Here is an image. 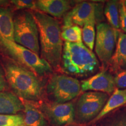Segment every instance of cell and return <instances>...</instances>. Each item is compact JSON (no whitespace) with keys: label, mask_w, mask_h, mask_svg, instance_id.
<instances>
[{"label":"cell","mask_w":126,"mask_h":126,"mask_svg":"<svg viewBox=\"0 0 126 126\" xmlns=\"http://www.w3.org/2000/svg\"><path fill=\"white\" fill-rule=\"evenodd\" d=\"M33 15L39 29L41 58L52 68H58L61 63L63 49L59 21L40 11L35 12Z\"/></svg>","instance_id":"obj_1"},{"label":"cell","mask_w":126,"mask_h":126,"mask_svg":"<svg viewBox=\"0 0 126 126\" xmlns=\"http://www.w3.org/2000/svg\"><path fill=\"white\" fill-rule=\"evenodd\" d=\"M4 71L6 80L16 95L26 101H37L41 99L43 83L33 72L14 62L7 63Z\"/></svg>","instance_id":"obj_2"},{"label":"cell","mask_w":126,"mask_h":126,"mask_svg":"<svg viewBox=\"0 0 126 126\" xmlns=\"http://www.w3.org/2000/svg\"><path fill=\"white\" fill-rule=\"evenodd\" d=\"M61 64L64 72L78 77L92 75L100 67L96 56L83 43L67 42L63 45Z\"/></svg>","instance_id":"obj_3"},{"label":"cell","mask_w":126,"mask_h":126,"mask_svg":"<svg viewBox=\"0 0 126 126\" xmlns=\"http://www.w3.org/2000/svg\"><path fill=\"white\" fill-rule=\"evenodd\" d=\"M0 46L7 54L37 75L43 77L52 72V67L46 61L15 42L0 36Z\"/></svg>","instance_id":"obj_4"},{"label":"cell","mask_w":126,"mask_h":126,"mask_svg":"<svg viewBox=\"0 0 126 126\" xmlns=\"http://www.w3.org/2000/svg\"><path fill=\"white\" fill-rule=\"evenodd\" d=\"M14 42L39 55V29L33 13L20 12L14 18Z\"/></svg>","instance_id":"obj_5"},{"label":"cell","mask_w":126,"mask_h":126,"mask_svg":"<svg viewBox=\"0 0 126 126\" xmlns=\"http://www.w3.org/2000/svg\"><path fill=\"white\" fill-rule=\"evenodd\" d=\"M47 94L56 103L69 102L81 94V82L66 75L54 74L50 77L46 86Z\"/></svg>","instance_id":"obj_6"},{"label":"cell","mask_w":126,"mask_h":126,"mask_svg":"<svg viewBox=\"0 0 126 126\" xmlns=\"http://www.w3.org/2000/svg\"><path fill=\"white\" fill-rule=\"evenodd\" d=\"M109 98V94L103 92H83L75 105V119L80 123H91L100 114Z\"/></svg>","instance_id":"obj_7"},{"label":"cell","mask_w":126,"mask_h":126,"mask_svg":"<svg viewBox=\"0 0 126 126\" xmlns=\"http://www.w3.org/2000/svg\"><path fill=\"white\" fill-rule=\"evenodd\" d=\"M96 32L95 53L102 64L108 65L116 49L120 31L108 23L100 22L96 25Z\"/></svg>","instance_id":"obj_8"},{"label":"cell","mask_w":126,"mask_h":126,"mask_svg":"<svg viewBox=\"0 0 126 126\" xmlns=\"http://www.w3.org/2000/svg\"><path fill=\"white\" fill-rule=\"evenodd\" d=\"M102 4L82 2L78 4L64 15L61 30L72 26L83 27L86 23L96 22L102 17Z\"/></svg>","instance_id":"obj_9"},{"label":"cell","mask_w":126,"mask_h":126,"mask_svg":"<svg viewBox=\"0 0 126 126\" xmlns=\"http://www.w3.org/2000/svg\"><path fill=\"white\" fill-rule=\"evenodd\" d=\"M48 122L54 126H65L75 120V106L72 102H44L39 106Z\"/></svg>","instance_id":"obj_10"},{"label":"cell","mask_w":126,"mask_h":126,"mask_svg":"<svg viewBox=\"0 0 126 126\" xmlns=\"http://www.w3.org/2000/svg\"><path fill=\"white\" fill-rule=\"evenodd\" d=\"M81 92L95 91L112 94L116 89L114 76L106 71L96 74L81 83Z\"/></svg>","instance_id":"obj_11"},{"label":"cell","mask_w":126,"mask_h":126,"mask_svg":"<svg viewBox=\"0 0 126 126\" xmlns=\"http://www.w3.org/2000/svg\"><path fill=\"white\" fill-rule=\"evenodd\" d=\"M72 1L67 0H38L36 9L39 11L56 18L63 16L71 9Z\"/></svg>","instance_id":"obj_12"},{"label":"cell","mask_w":126,"mask_h":126,"mask_svg":"<svg viewBox=\"0 0 126 126\" xmlns=\"http://www.w3.org/2000/svg\"><path fill=\"white\" fill-rule=\"evenodd\" d=\"M109 65L114 71L126 70V33L119 32L117 43Z\"/></svg>","instance_id":"obj_13"},{"label":"cell","mask_w":126,"mask_h":126,"mask_svg":"<svg viewBox=\"0 0 126 126\" xmlns=\"http://www.w3.org/2000/svg\"><path fill=\"white\" fill-rule=\"evenodd\" d=\"M23 109V103L15 94L0 92V114H16Z\"/></svg>","instance_id":"obj_14"},{"label":"cell","mask_w":126,"mask_h":126,"mask_svg":"<svg viewBox=\"0 0 126 126\" xmlns=\"http://www.w3.org/2000/svg\"><path fill=\"white\" fill-rule=\"evenodd\" d=\"M24 105V124L27 126H48V122L40 109L25 100Z\"/></svg>","instance_id":"obj_15"},{"label":"cell","mask_w":126,"mask_h":126,"mask_svg":"<svg viewBox=\"0 0 126 126\" xmlns=\"http://www.w3.org/2000/svg\"><path fill=\"white\" fill-rule=\"evenodd\" d=\"M126 104V89H119L116 88L111 96L109 97L108 102L104 107L103 110L98 116L92 120L90 123L93 124L97 122L104 116L113 111L116 109L123 106Z\"/></svg>","instance_id":"obj_16"},{"label":"cell","mask_w":126,"mask_h":126,"mask_svg":"<svg viewBox=\"0 0 126 126\" xmlns=\"http://www.w3.org/2000/svg\"><path fill=\"white\" fill-rule=\"evenodd\" d=\"M14 22L11 9L0 7V36L8 40L14 42Z\"/></svg>","instance_id":"obj_17"},{"label":"cell","mask_w":126,"mask_h":126,"mask_svg":"<svg viewBox=\"0 0 126 126\" xmlns=\"http://www.w3.org/2000/svg\"><path fill=\"white\" fill-rule=\"evenodd\" d=\"M119 2L120 1L110 0L106 1L104 7V14L111 27L119 30Z\"/></svg>","instance_id":"obj_18"},{"label":"cell","mask_w":126,"mask_h":126,"mask_svg":"<svg viewBox=\"0 0 126 126\" xmlns=\"http://www.w3.org/2000/svg\"><path fill=\"white\" fill-rule=\"evenodd\" d=\"M95 24L94 22H89L86 23L83 26L82 30V41L89 50H94L96 40Z\"/></svg>","instance_id":"obj_19"},{"label":"cell","mask_w":126,"mask_h":126,"mask_svg":"<svg viewBox=\"0 0 126 126\" xmlns=\"http://www.w3.org/2000/svg\"><path fill=\"white\" fill-rule=\"evenodd\" d=\"M61 38L65 42L73 43H82V29L78 26H72L61 30Z\"/></svg>","instance_id":"obj_20"},{"label":"cell","mask_w":126,"mask_h":126,"mask_svg":"<svg viewBox=\"0 0 126 126\" xmlns=\"http://www.w3.org/2000/svg\"><path fill=\"white\" fill-rule=\"evenodd\" d=\"M23 124V117L19 114H0V126H20Z\"/></svg>","instance_id":"obj_21"},{"label":"cell","mask_w":126,"mask_h":126,"mask_svg":"<svg viewBox=\"0 0 126 126\" xmlns=\"http://www.w3.org/2000/svg\"><path fill=\"white\" fill-rule=\"evenodd\" d=\"M104 126H126V113L121 112L116 114Z\"/></svg>","instance_id":"obj_22"},{"label":"cell","mask_w":126,"mask_h":126,"mask_svg":"<svg viewBox=\"0 0 126 126\" xmlns=\"http://www.w3.org/2000/svg\"><path fill=\"white\" fill-rule=\"evenodd\" d=\"M16 9H36V1L32 0H12L10 1Z\"/></svg>","instance_id":"obj_23"},{"label":"cell","mask_w":126,"mask_h":126,"mask_svg":"<svg viewBox=\"0 0 126 126\" xmlns=\"http://www.w3.org/2000/svg\"><path fill=\"white\" fill-rule=\"evenodd\" d=\"M119 22L122 32L126 33V7L124 1H120L119 2Z\"/></svg>","instance_id":"obj_24"},{"label":"cell","mask_w":126,"mask_h":126,"mask_svg":"<svg viewBox=\"0 0 126 126\" xmlns=\"http://www.w3.org/2000/svg\"><path fill=\"white\" fill-rule=\"evenodd\" d=\"M114 82L117 89H126V70L120 71L114 76Z\"/></svg>","instance_id":"obj_25"},{"label":"cell","mask_w":126,"mask_h":126,"mask_svg":"<svg viewBox=\"0 0 126 126\" xmlns=\"http://www.w3.org/2000/svg\"><path fill=\"white\" fill-rule=\"evenodd\" d=\"M7 80H6L5 73H4L1 68L0 67V92H3L7 87Z\"/></svg>","instance_id":"obj_26"},{"label":"cell","mask_w":126,"mask_h":126,"mask_svg":"<svg viewBox=\"0 0 126 126\" xmlns=\"http://www.w3.org/2000/svg\"><path fill=\"white\" fill-rule=\"evenodd\" d=\"M8 1H0V7H5V5L8 4Z\"/></svg>","instance_id":"obj_27"},{"label":"cell","mask_w":126,"mask_h":126,"mask_svg":"<svg viewBox=\"0 0 126 126\" xmlns=\"http://www.w3.org/2000/svg\"><path fill=\"white\" fill-rule=\"evenodd\" d=\"M27 126L25 125V124H23V125H22V126Z\"/></svg>","instance_id":"obj_28"},{"label":"cell","mask_w":126,"mask_h":126,"mask_svg":"<svg viewBox=\"0 0 126 126\" xmlns=\"http://www.w3.org/2000/svg\"><path fill=\"white\" fill-rule=\"evenodd\" d=\"M124 2H125V5H126V1H124Z\"/></svg>","instance_id":"obj_29"}]
</instances>
